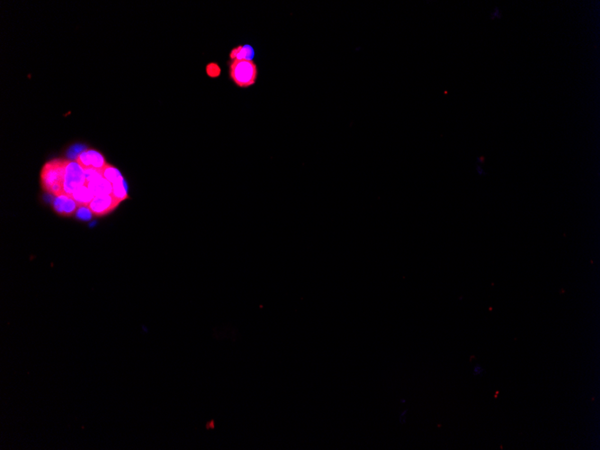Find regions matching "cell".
Wrapping results in <instances>:
<instances>
[{
  "mask_svg": "<svg viewBox=\"0 0 600 450\" xmlns=\"http://www.w3.org/2000/svg\"><path fill=\"white\" fill-rule=\"evenodd\" d=\"M103 176L109 181L111 184L115 183L116 181L120 180L123 176L121 175V172L117 169L116 167H113L110 164H106L105 167L103 168Z\"/></svg>",
  "mask_w": 600,
  "mask_h": 450,
  "instance_id": "8fae6325",
  "label": "cell"
},
{
  "mask_svg": "<svg viewBox=\"0 0 600 450\" xmlns=\"http://www.w3.org/2000/svg\"><path fill=\"white\" fill-rule=\"evenodd\" d=\"M207 74L211 77H220L221 69L217 63H210L206 68Z\"/></svg>",
  "mask_w": 600,
  "mask_h": 450,
  "instance_id": "5bb4252c",
  "label": "cell"
},
{
  "mask_svg": "<svg viewBox=\"0 0 600 450\" xmlns=\"http://www.w3.org/2000/svg\"><path fill=\"white\" fill-rule=\"evenodd\" d=\"M401 402H402V403H403V404H404V403H405V402H406V401L404 400V399H403V400H401Z\"/></svg>",
  "mask_w": 600,
  "mask_h": 450,
  "instance_id": "d6986e66",
  "label": "cell"
},
{
  "mask_svg": "<svg viewBox=\"0 0 600 450\" xmlns=\"http://www.w3.org/2000/svg\"><path fill=\"white\" fill-rule=\"evenodd\" d=\"M477 170H478V173H479L480 175H484V172L483 171V169L481 167H477Z\"/></svg>",
  "mask_w": 600,
  "mask_h": 450,
  "instance_id": "ac0fdd59",
  "label": "cell"
},
{
  "mask_svg": "<svg viewBox=\"0 0 600 450\" xmlns=\"http://www.w3.org/2000/svg\"><path fill=\"white\" fill-rule=\"evenodd\" d=\"M473 372L475 376H482L484 372V369L482 366L480 365H475L473 369Z\"/></svg>",
  "mask_w": 600,
  "mask_h": 450,
  "instance_id": "9a60e30c",
  "label": "cell"
},
{
  "mask_svg": "<svg viewBox=\"0 0 600 450\" xmlns=\"http://www.w3.org/2000/svg\"><path fill=\"white\" fill-rule=\"evenodd\" d=\"M112 185V196L116 200L117 202L121 203L129 198L128 185H127L125 179L123 177L121 178L120 180L116 181L115 183H113Z\"/></svg>",
  "mask_w": 600,
  "mask_h": 450,
  "instance_id": "9c48e42d",
  "label": "cell"
},
{
  "mask_svg": "<svg viewBox=\"0 0 600 450\" xmlns=\"http://www.w3.org/2000/svg\"><path fill=\"white\" fill-rule=\"evenodd\" d=\"M230 79L240 88L254 86L258 78V67L254 60H229Z\"/></svg>",
  "mask_w": 600,
  "mask_h": 450,
  "instance_id": "7a4b0ae2",
  "label": "cell"
},
{
  "mask_svg": "<svg viewBox=\"0 0 600 450\" xmlns=\"http://www.w3.org/2000/svg\"><path fill=\"white\" fill-rule=\"evenodd\" d=\"M78 206L79 205L73 199L71 195H67V194H62V195L54 197L53 202H52V208H53L54 212L58 214L59 216L67 217V218L75 215Z\"/></svg>",
  "mask_w": 600,
  "mask_h": 450,
  "instance_id": "8992f818",
  "label": "cell"
},
{
  "mask_svg": "<svg viewBox=\"0 0 600 450\" xmlns=\"http://www.w3.org/2000/svg\"><path fill=\"white\" fill-rule=\"evenodd\" d=\"M121 203L117 202L112 195L95 196L90 203L88 207L94 213V217H103L113 212Z\"/></svg>",
  "mask_w": 600,
  "mask_h": 450,
  "instance_id": "5b68a950",
  "label": "cell"
},
{
  "mask_svg": "<svg viewBox=\"0 0 600 450\" xmlns=\"http://www.w3.org/2000/svg\"><path fill=\"white\" fill-rule=\"evenodd\" d=\"M256 50L251 44L236 46L229 53L230 60H254Z\"/></svg>",
  "mask_w": 600,
  "mask_h": 450,
  "instance_id": "52a82bcc",
  "label": "cell"
},
{
  "mask_svg": "<svg viewBox=\"0 0 600 450\" xmlns=\"http://www.w3.org/2000/svg\"><path fill=\"white\" fill-rule=\"evenodd\" d=\"M85 184H89L94 181L101 179L103 176V169H91V170H85Z\"/></svg>",
  "mask_w": 600,
  "mask_h": 450,
  "instance_id": "4fadbf2b",
  "label": "cell"
},
{
  "mask_svg": "<svg viewBox=\"0 0 600 450\" xmlns=\"http://www.w3.org/2000/svg\"><path fill=\"white\" fill-rule=\"evenodd\" d=\"M85 171L76 162L67 160L65 179L64 194L72 195L78 188L85 185Z\"/></svg>",
  "mask_w": 600,
  "mask_h": 450,
  "instance_id": "3957f363",
  "label": "cell"
},
{
  "mask_svg": "<svg viewBox=\"0 0 600 450\" xmlns=\"http://www.w3.org/2000/svg\"><path fill=\"white\" fill-rule=\"evenodd\" d=\"M67 159H54L45 163L40 171V185L54 197L64 194V179Z\"/></svg>",
  "mask_w": 600,
  "mask_h": 450,
  "instance_id": "6da1fadb",
  "label": "cell"
},
{
  "mask_svg": "<svg viewBox=\"0 0 600 450\" xmlns=\"http://www.w3.org/2000/svg\"><path fill=\"white\" fill-rule=\"evenodd\" d=\"M407 410H404V411H403V412L400 414V416H399V422H400L401 424H404V423H406V420H407V419H406V416H407Z\"/></svg>",
  "mask_w": 600,
  "mask_h": 450,
  "instance_id": "2e32d148",
  "label": "cell"
},
{
  "mask_svg": "<svg viewBox=\"0 0 600 450\" xmlns=\"http://www.w3.org/2000/svg\"><path fill=\"white\" fill-rule=\"evenodd\" d=\"M75 215L77 218V220L83 221H89L94 218V213L90 210V208L88 206H85V205H79L76 210Z\"/></svg>",
  "mask_w": 600,
  "mask_h": 450,
  "instance_id": "7c38bea8",
  "label": "cell"
},
{
  "mask_svg": "<svg viewBox=\"0 0 600 450\" xmlns=\"http://www.w3.org/2000/svg\"><path fill=\"white\" fill-rule=\"evenodd\" d=\"M76 162L85 170L103 169L107 164L103 155L94 149H86L81 152L76 157Z\"/></svg>",
  "mask_w": 600,
  "mask_h": 450,
  "instance_id": "277c9868",
  "label": "cell"
},
{
  "mask_svg": "<svg viewBox=\"0 0 600 450\" xmlns=\"http://www.w3.org/2000/svg\"><path fill=\"white\" fill-rule=\"evenodd\" d=\"M502 12L498 7H495V10L493 11V14L491 15V18H502Z\"/></svg>",
  "mask_w": 600,
  "mask_h": 450,
  "instance_id": "e0dca14e",
  "label": "cell"
},
{
  "mask_svg": "<svg viewBox=\"0 0 600 450\" xmlns=\"http://www.w3.org/2000/svg\"><path fill=\"white\" fill-rule=\"evenodd\" d=\"M85 185L93 192L94 196L112 195V185L104 177H102L101 179L94 181L89 184H85Z\"/></svg>",
  "mask_w": 600,
  "mask_h": 450,
  "instance_id": "ba28073f",
  "label": "cell"
},
{
  "mask_svg": "<svg viewBox=\"0 0 600 450\" xmlns=\"http://www.w3.org/2000/svg\"><path fill=\"white\" fill-rule=\"evenodd\" d=\"M71 196L78 205H85V206H88L90 203L95 197L93 192L85 185L76 190Z\"/></svg>",
  "mask_w": 600,
  "mask_h": 450,
  "instance_id": "30bf717a",
  "label": "cell"
}]
</instances>
